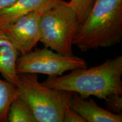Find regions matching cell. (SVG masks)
<instances>
[{
	"mask_svg": "<svg viewBox=\"0 0 122 122\" xmlns=\"http://www.w3.org/2000/svg\"><path fill=\"white\" fill-rule=\"evenodd\" d=\"M122 40V0H94L75 36L73 45L82 51L107 48Z\"/></svg>",
	"mask_w": 122,
	"mask_h": 122,
	"instance_id": "2",
	"label": "cell"
},
{
	"mask_svg": "<svg viewBox=\"0 0 122 122\" xmlns=\"http://www.w3.org/2000/svg\"><path fill=\"white\" fill-rule=\"evenodd\" d=\"M63 122H85V121L70 105H68L66 106L64 113Z\"/></svg>",
	"mask_w": 122,
	"mask_h": 122,
	"instance_id": "14",
	"label": "cell"
},
{
	"mask_svg": "<svg viewBox=\"0 0 122 122\" xmlns=\"http://www.w3.org/2000/svg\"><path fill=\"white\" fill-rule=\"evenodd\" d=\"M18 55L14 45L0 28V74L15 85L18 81L16 71Z\"/></svg>",
	"mask_w": 122,
	"mask_h": 122,
	"instance_id": "9",
	"label": "cell"
},
{
	"mask_svg": "<svg viewBox=\"0 0 122 122\" xmlns=\"http://www.w3.org/2000/svg\"><path fill=\"white\" fill-rule=\"evenodd\" d=\"M107 110L115 114H121L122 111V97L120 94H111L105 99Z\"/></svg>",
	"mask_w": 122,
	"mask_h": 122,
	"instance_id": "13",
	"label": "cell"
},
{
	"mask_svg": "<svg viewBox=\"0 0 122 122\" xmlns=\"http://www.w3.org/2000/svg\"><path fill=\"white\" fill-rule=\"evenodd\" d=\"M42 12H32L0 28L14 45L19 54L32 51L40 40V18Z\"/></svg>",
	"mask_w": 122,
	"mask_h": 122,
	"instance_id": "6",
	"label": "cell"
},
{
	"mask_svg": "<svg viewBox=\"0 0 122 122\" xmlns=\"http://www.w3.org/2000/svg\"><path fill=\"white\" fill-rule=\"evenodd\" d=\"M18 97L26 102L37 122H63L64 113L74 93L44 85L37 74H18Z\"/></svg>",
	"mask_w": 122,
	"mask_h": 122,
	"instance_id": "3",
	"label": "cell"
},
{
	"mask_svg": "<svg viewBox=\"0 0 122 122\" xmlns=\"http://www.w3.org/2000/svg\"><path fill=\"white\" fill-rule=\"evenodd\" d=\"M94 0H70V4L76 12L80 23H82L92 7Z\"/></svg>",
	"mask_w": 122,
	"mask_h": 122,
	"instance_id": "12",
	"label": "cell"
},
{
	"mask_svg": "<svg viewBox=\"0 0 122 122\" xmlns=\"http://www.w3.org/2000/svg\"><path fill=\"white\" fill-rule=\"evenodd\" d=\"M80 25L69 2L59 0L42 13L40 41L45 48L65 56H73V41Z\"/></svg>",
	"mask_w": 122,
	"mask_h": 122,
	"instance_id": "4",
	"label": "cell"
},
{
	"mask_svg": "<svg viewBox=\"0 0 122 122\" xmlns=\"http://www.w3.org/2000/svg\"><path fill=\"white\" fill-rule=\"evenodd\" d=\"M86 67L84 59L74 55L65 56L48 48L36 49L18 57L16 71L19 74H44L58 76L64 72Z\"/></svg>",
	"mask_w": 122,
	"mask_h": 122,
	"instance_id": "5",
	"label": "cell"
},
{
	"mask_svg": "<svg viewBox=\"0 0 122 122\" xmlns=\"http://www.w3.org/2000/svg\"><path fill=\"white\" fill-rule=\"evenodd\" d=\"M70 106L83 118L85 122H122V114H115L100 107L93 99L85 100L73 93Z\"/></svg>",
	"mask_w": 122,
	"mask_h": 122,
	"instance_id": "7",
	"label": "cell"
},
{
	"mask_svg": "<svg viewBox=\"0 0 122 122\" xmlns=\"http://www.w3.org/2000/svg\"><path fill=\"white\" fill-rule=\"evenodd\" d=\"M59 0H17L0 11V28L8 25L21 16L35 11L44 12Z\"/></svg>",
	"mask_w": 122,
	"mask_h": 122,
	"instance_id": "8",
	"label": "cell"
},
{
	"mask_svg": "<svg viewBox=\"0 0 122 122\" xmlns=\"http://www.w3.org/2000/svg\"><path fill=\"white\" fill-rule=\"evenodd\" d=\"M122 56L108 59L96 66L72 70L70 74L49 76L42 84L55 89L77 94L83 98L95 96L104 99L122 94Z\"/></svg>",
	"mask_w": 122,
	"mask_h": 122,
	"instance_id": "1",
	"label": "cell"
},
{
	"mask_svg": "<svg viewBox=\"0 0 122 122\" xmlns=\"http://www.w3.org/2000/svg\"><path fill=\"white\" fill-rule=\"evenodd\" d=\"M18 97L16 86L7 80L0 79V122H7L12 102Z\"/></svg>",
	"mask_w": 122,
	"mask_h": 122,
	"instance_id": "10",
	"label": "cell"
},
{
	"mask_svg": "<svg viewBox=\"0 0 122 122\" xmlns=\"http://www.w3.org/2000/svg\"><path fill=\"white\" fill-rule=\"evenodd\" d=\"M9 122H37L26 102L18 97L12 102L7 115Z\"/></svg>",
	"mask_w": 122,
	"mask_h": 122,
	"instance_id": "11",
	"label": "cell"
},
{
	"mask_svg": "<svg viewBox=\"0 0 122 122\" xmlns=\"http://www.w3.org/2000/svg\"><path fill=\"white\" fill-rule=\"evenodd\" d=\"M17 0H0V11L12 5Z\"/></svg>",
	"mask_w": 122,
	"mask_h": 122,
	"instance_id": "15",
	"label": "cell"
}]
</instances>
